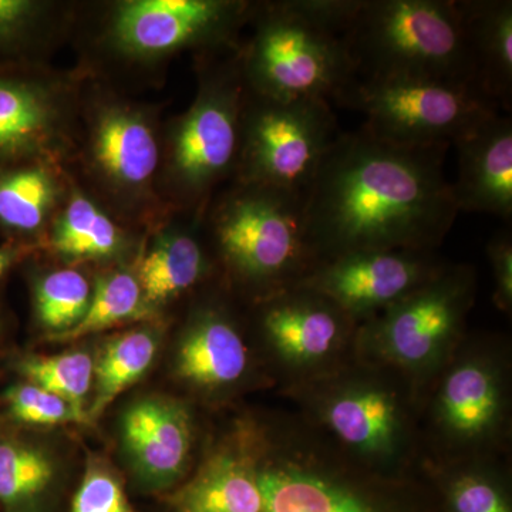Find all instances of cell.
Instances as JSON below:
<instances>
[{
    "mask_svg": "<svg viewBox=\"0 0 512 512\" xmlns=\"http://www.w3.org/2000/svg\"><path fill=\"white\" fill-rule=\"evenodd\" d=\"M487 256L493 271V303L498 311L512 313V239L510 232H498L487 244Z\"/></svg>",
    "mask_w": 512,
    "mask_h": 512,
    "instance_id": "obj_33",
    "label": "cell"
},
{
    "mask_svg": "<svg viewBox=\"0 0 512 512\" xmlns=\"http://www.w3.org/2000/svg\"><path fill=\"white\" fill-rule=\"evenodd\" d=\"M163 322L137 323L111 336L94 359L93 400L87 407L90 421L100 419L121 393L146 375L156 360Z\"/></svg>",
    "mask_w": 512,
    "mask_h": 512,
    "instance_id": "obj_28",
    "label": "cell"
},
{
    "mask_svg": "<svg viewBox=\"0 0 512 512\" xmlns=\"http://www.w3.org/2000/svg\"><path fill=\"white\" fill-rule=\"evenodd\" d=\"M72 178L69 194L47 234L43 254L84 268L133 265L146 232L120 220Z\"/></svg>",
    "mask_w": 512,
    "mask_h": 512,
    "instance_id": "obj_20",
    "label": "cell"
},
{
    "mask_svg": "<svg viewBox=\"0 0 512 512\" xmlns=\"http://www.w3.org/2000/svg\"><path fill=\"white\" fill-rule=\"evenodd\" d=\"M346 43L357 76L440 80L476 89L457 0H362Z\"/></svg>",
    "mask_w": 512,
    "mask_h": 512,
    "instance_id": "obj_10",
    "label": "cell"
},
{
    "mask_svg": "<svg viewBox=\"0 0 512 512\" xmlns=\"http://www.w3.org/2000/svg\"><path fill=\"white\" fill-rule=\"evenodd\" d=\"M447 264L436 251L352 252L316 265L299 285L328 296L362 323L426 284Z\"/></svg>",
    "mask_w": 512,
    "mask_h": 512,
    "instance_id": "obj_18",
    "label": "cell"
},
{
    "mask_svg": "<svg viewBox=\"0 0 512 512\" xmlns=\"http://www.w3.org/2000/svg\"><path fill=\"white\" fill-rule=\"evenodd\" d=\"M72 174L66 165L33 161L0 167V238L42 251Z\"/></svg>",
    "mask_w": 512,
    "mask_h": 512,
    "instance_id": "obj_23",
    "label": "cell"
},
{
    "mask_svg": "<svg viewBox=\"0 0 512 512\" xmlns=\"http://www.w3.org/2000/svg\"><path fill=\"white\" fill-rule=\"evenodd\" d=\"M333 100L362 113L373 136L400 146H451L498 114L473 87L407 77L356 76Z\"/></svg>",
    "mask_w": 512,
    "mask_h": 512,
    "instance_id": "obj_13",
    "label": "cell"
},
{
    "mask_svg": "<svg viewBox=\"0 0 512 512\" xmlns=\"http://www.w3.org/2000/svg\"><path fill=\"white\" fill-rule=\"evenodd\" d=\"M448 147L400 146L363 127L340 134L305 192L316 265L360 251H437L460 214Z\"/></svg>",
    "mask_w": 512,
    "mask_h": 512,
    "instance_id": "obj_2",
    "label": "cell"
},
{
    "mask_svg": "<svg viewBox=\"0 0 512 512\" xmlns=\"http://www.w3.org/2000/svg\"><path fill=\"white\" fill-rule=\"evenodd\" d=\"M167 512H441L427 474L360 466L288 404L215 424Z\"/></svg>",
    "mask_w": 512,
    "mask_h": 512,
    "instance_id": "obj_1",
    "label": "cell"
},
{
    "mask_svg": "<svg viewBox=\"0 0 512 512\" xmlns=\"http://www.w3.org/2000/svg\"><path fill=\"white\" fill-rule=\"evenodd\" d=\"M163 111L87 76L67 165L77 183L146 234L173 212L160 192Z\"/></svg>",
    "mask_w": 512,
    "mask_h": 512,
    "instance_id": "obj_5",
    "label": "cell"
},
{
    "mask_svg": "<svg viewBox=\"0 0 512 512\" xmlns=\"http://www.w3.org/2000/svg\"><path fill=\"white\" fill-rule=\"evenodd\" d=\"M238 50L192 57L194 99L164 120L160 192L173 212H204L235 178L245 99Z\"/></svg>",
    "mask_w": 512,
    "mask_h": 512,
    "instance_id": "obj_9",
    "label": "cell"
},
{
    "mask_svg": "<svg viewBox=\"0 0 512 512\" xmlns=\"http://www.w3.org/2000/svg\"><path fill=\"white\" fill-rule=\"evenodd\" d=\"M441 512H512L511 456L423 463Z\"/></svg>",
    "mask_w": 512,
    "mask_h": 512,
    "instance_id": "obj_27",
    "label": "cell"
},
{
    "mask_svg": "<svg viewBox=\"0 0 512 512\" xmlns=\"http://www.w3.org/2000/svg\"><path fill=\"white\" fill-rule=\"evenodd\" d=\"M10 326H12V322H10L8 308L0 298V356L3 355V350L8 345Z\"/></svg>",
    "mask_w": 512,
    "mask_h": 512,
    "instance_id": "obj_35",
    "label": "cell"
},
{
    "mask_svg": "<svg viewBox=\"0 0 512 512\" xmlns=\"http://www.w3.org/2000/svg\"><path fill=\"white\" fill-rule=\"evenodd\" d=\"M69 471L36 430L0 420V512H66Z\"/></svg>",
    "mask_w": 512,
    "mask_h": 512,
    "instance_id": "obj_21",
    "label": "cell"
},
{
    "mask_svg": "<svg viewBox=\"0 0 512 512\" xmlns=\"http://www.w3.org/2000/svg\"><path fill=\"white\" fill-rule=\"evenodd\" d=\"M276 394L360 466L389 477L423 471L419 397L392 367L355 359Z\"/></svg>",
    "mask_w": 512,
    "mask_h": 512,
    "instance_id": "obj_4",
    "label": "cell"
},
{
    "mask_svg": "<svg viewBox=\"0 0 512 512\" xmlns=\"http://www.w3.org/2000/svg\"><path fill=\"white\" fill-rule=\"evenodd\" d=\"M476 296V268L448 262L426 284L360 323L357 359L402 373L420 400L470 330Z\"/></svg>",
    "mask_w": 512,
    "mask_h": 512,
    "instance_id": "obj_11",
    "label": "cell"
},
{
    "mask_svg": "<svg viewBox=\"0 0 512 512\" xmlns=\"http://www.w3.org/2000/svg\"><path fill=\"white\" fill-rule=\"evenodd\" d=\"M305 194L231 181L202 217L221 285L249 306L301 284L316 266L305 229Z\"/></svg>",
    "mask_w": 512,
    "mask_h": 512,
    "instance_id": "obj_7",
    "label": "cell"
},
{
    "mask_svg": "<svg viewBox=\"0 0 512 512\" xmlns=\"http://www.w3.org/2000/svg\"><path fill=\"white\" fill-rule=\"evenodd\" d=\"M47 258L50 264L40 251L22 266L28 269L33 325L43 338L52 340L76 328L89 311L93 275L84 266Z\"/></svg>",
    "mask_w": 512,
    "mask_h": 512,
    "instance_id": "obj_26",
    "label": "cell"
},
{
    "mask_svg": "<svg viewBox=\"0 0 512 512\" xmlns=\"http://www.w3.org/2000/svg\"><path fill=\"white\" fill-rule=\"evenodd\" d=\"M457 180L451 183L460 212L510 220L512 215V121L495 114L458 140Z\"/></svg>",
    "mask_w": 512,
    "mask_h": 512,
    "instance_id": "obj_22",
    "label": "cell"
},
{
    "mask_svg": "<svg viewBox=\"0 0 512 512\" xmlns=\"http://www.w3.org/2000/svg\"><path fill=\"white\" fill-rule=\"evenodd\" d=\"M362 0H258L238 55L249 92L329 101L357 76L346 33Z\"/></svg>",
    "mask_w": 512,
    "mask_h": 512,
    "instance_id": "obj_6",
    "label": "cell"
},
{
    "mask_svg": "<svg viewBox=\"0 0 512 512\" xmlns=\"http://www.w3.org/2000/svg\"><path fill=\"white\" fill-rule=\"evenodd\" d=\"M473 64L474 86L495 107L512 106V2H457Z\"/></svg>",
    "mask_w": 512,
    "mask_h": 512,
    "instance_id": "obj_24",
    "label": "cell"
},
{
    "mask_svg": "<svg viewBox=\"0 0 512 512\" xmlns=\"http://www.w3.org/2000/svg\"><path fill=\"white\" fill-rule=\"evenodd\" d=\"M197 419L191 404L168 396H144L120 419V444L138 490L170 494L195 467Z\"/></svg>",
    "mask_w": 512,
    "mask_h": 512,
    "instance_id": "obj_17",
    "label": "cell"
},
{
    "mask_svg": "<svg viewBox=\"0 0 512 512\" xmlns=\"http://www.w3.org/2000/svg\"><path fill=\"white\" fill-rule=\"evenodd\" d=\"M66 512H137L119 474L106 461L92 457L70 495Z\"/></svg>",
    "mask_w": 512,
    "mask_h": 512,
    "instance_id": "obj_32",
    "label": "cell"
},
{
    "mask_svg": "<svg viewBox=\"0 0 512 512\" xmlns=\"http://www.w3.org/2000/svg\"><path fill=\"white\" fill-rule=\"evenodd\" d=\"M511 349L503 333L468 330L421 393L423 463L511 456Z\"/></svg>",
    "mask_w": 512,
    "mask_h": 512,
    "instance_id": "obj_8",
    "label": "cell"
},
{
    "mask_svg": "<svg viewBox=\"0 0 512 512\" xmlns=\"http://www.w3.org/2000/svg\"><path fill=\"white\" fill-rule=\"evenodd\" d=\"M77 2L0 0V63L50 62L72 42Z\"/></svg>",
    "mask_w": 512,
    "mask_h": 512,
    "instance_id": "obj_25",
    "label": "cell"
},
{
    "mask_svg": "<svg viewBox=\"0 0 512 512\" xmlns=\"http://www.w3.org/2000/svg\"><path fill=\"white\" fill-rule=\"evenodd\" d=\"M237 302L220 281L205 288L194 296L175 345V376L210 402H225L249 387L274 389Z\"/></svg>",
    "mask_w": 512,
    "mask_h": 512,
    "instance_id": "obj_16",
    "label": "cell"
},
{
    "mask_svg": "<svg viewBox=\"0 0 512 512\" xmlns=\"http://www.w3.org/2000/svg\"><path fill=\"white\" fill-rule=\"evenodd\" d=\"M6 360L16 379L43 387L87 410V399L93 390L94 357L86 350H69L59 355L18 353Z\"/></svg>",
    "mask_w": 512,
    "mask_h": 512,
    "instance_id": "obj_30",
    "label": "cell"
},
{
    "mask_svg": "<svg viewBox=\"0 0 512 512\" xmlns=\"http://www.w3.org/2000/svg\"><path fill=\"white\" fill-rule=\"evenodd\" d=\"M37 249L22 247L12 242L0 244V284L5 281L13 269L25 264L30 256L37 254Z\"/></svg>",
    "mask_w": 512,
    "mask_h": 512,
    "instance_id": "obj_34",
    "label": "cell"
},
{
    "mask_svg": "<svg viewBox=\"0 0 512 512\" xmlns=\"http://www.w3.org/2000/svg\"><path fill=\"white\" fill-rule=\"evenodd\" d=\"M204 212H171L147 232L133 269L146 303L164 318V309L194 298L220 281L202 229Z\"/></svg>",
    "mask_w": 512,
    "mask_h": 512,
    "instance_id": "obj_19",
    "label": "cell"
},
{
    "mask_svg": "<svg viewBox=\"0 0 512 512\" xmlns=\"http://www.w3.org/2000/svg\"><path fill=\"white\" fill-rule=\"evenodd\" d=\"M340 134L329 101L274 100L245 86L232 181L305 194Z\"/></svg>",
    "mask_w": 512,
    "mask_h": 512,
    "instance_id": "obj_14",
    "label": "cell"
},
{
    "mask_svg": "<svg viewBox=\"0 0 512 512\" xmlns=\"http://www.w3.org/2000/svg\"><path fill=\"white\" fill-rule=\"evenodd\" d=\"M144 299L133 265L94 269L93 296L82 322L50 342H74L119 326L163 322Z\"/></svg>",
    "mask_w": 512,
    "mask_h": 512,
    "instance_id": "obj_29",
    "label": "cell"
},
{
    "mask_svg": "<svg viewBox=\"0 0 512 512\" xmlns=\"http://www.w3.org/2000/svg\"><path fill=\"white\" fill-rule=\"evenodd\" d=\"M87 74L50 62L0 63V167L69 165Z\"/></svg>",
    "mask_w": 512,
    "mask_h": 512,
    "instance_id": "obj_15",
    "label": "cell"
},
{
    "mask_svg": "<svg viewBox=\"0 0 512 512\" xmlns=\"http://www.w3.org/2000/svg\"><path fill=\"white\" fill-rule=\"evenodd\" d=\"M247 308L252 343L276 392L357 359L360 323L315 289L296 285Z\"/></svg>",
    "mask_w": 512,
    "mask_h": 512,
    "instance_id": "obj_12",
    "label": "cell"
},
{
    "mask_svg": "<svg viewBox=\"0 0 512 512\" xmlns=\"http://www.w3.org/2000/svg\"><path fill=\"white\" fill-rule=\"evenodd\" d=\"M0 420L22 429L89 424L83 407L25 380H13L0 392Z\"/></svg>",
    "mask_w": 512,
    "mask_h": 512,
    "instance_id": "obj_31",
    "label": "cell"
},
{
    "mask_svg": "<svg viewBox=\"0 0 512 512\" xmlns=\"http://www.w3.org/2000/svg\"><path fill=\"white\" fill-rule=\"evenodd\" d=\"M252 0L77 2L76 67L128 92L161 87L177 57L231 52L241 45Z\"/></svg>",
    "mask_w": 512,
    "mask_h": 512,
    "instance_id": "obj_3",
    "label": "cell"
}]
</instances>
